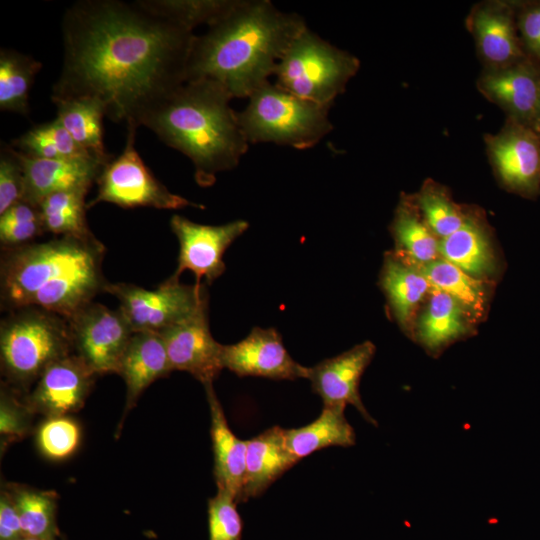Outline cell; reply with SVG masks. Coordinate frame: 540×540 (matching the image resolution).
Returning a JSON list of instances; mask_svg holds the SVG:
<instances>
[{"label":"cell","instance_id":"cell-28","mask_svg":"<svg viewBox=\"0 0 540 540\" xmlns=\"http://www.w3.org/2000/svg\"><path fill=\"white\" fill-rule=\"evenodd\" d=\"M439 254L473 277L485 273L492 263L487 236L479 220L468 213L464 225L440 239Z\"/></svg>","mask_w":540,"mask_h":540},{"label":"cell","instance_id":"cell-15","mask_svg":"<svg viewBox=\"0 0 540 540\" xmlns=\"http://www.w3.org/2000/svg\"><path fill=\"white\" fill-rule=\"evenodd\" d=\"M222 363L240 377L296 380L307 379L309 371L290 356L274 328L255 327L241 341L223 345Z\"/></svg>","mask_w":540,"mask_h":540},{"label":"cell","instance_id":"cell-10","mask_svg":"<svg viewBox=\"0 0 540 540\" xmlns=\"http://www.w3.org/2000/svg\"><path fill=\"white\" fill-rule=\"evenodd\" d=\"M73 353L97 376L116 373L133 330L118 308L90 302L68 319Z\"/></svg>","mask_w":540,"mask_h":540},{"label":"cell","instance_id":"cell-40","mask_svg":"<svg viewBox=\"0 0 540 540\" xmlns=\"http://www.w3.org/2000/svg\"><path fill=\"white\" fill-rule=\"evenodd\" d=\"M24 171L18 151L5 143L0 149V214L23 200Z\"/></svg>","mask_w":540,"mask_h":540},{"label":"cell","instance_id":"cell-17","mask_svg":"<svg viewBox=\"0 0 540 540\" xmlns=\"http://www.w3.org/2000/svg\"><path fill=\"white\" fill-rule=\"evenodd\" d=\"M375 350L372 342L365 341L309 367L307 379L311 382L313 392L322 399L323 407L345 409L347 405H352L367 422L377 426L359 393L360 379L372 361Z\"/></svg>","mask_w":540,"mask_h":540},{"label":"cell","instance_id":"cell-2","mask_svg":"<svg viewBox=\"0 0 540 540\" xmlns=\"http://www.w3.org/2000/svg\"><path fill=\"white\" fill-rule=\"evenodd\" d=\"M307 27L296 13L268 0H236L208 31L195 36L186 82L209 79L235 98H248L269 82L296 36Z\"/></svg>","mask_w":540,"mask_h":540},{"label":"cell","instance_id":"cell-35","mask_svg":"<svg viewBox=\"0 0 540 540\" xmlns=\"http://www.w3.org/2000/svg\"><path fill=\"white\" fill-rule=\"evenodd\" d=\"M414 200L430 229L441 239L460 229L467 220L468 212L433 181H427Z\"/></svg>","mask_w":540,"mask_h":540},{"label":"cell","instance_id":"cell-14","mask_svg":"<svg viewBox=\"0 0 540 540\" xmlns=\"http://www.w3.org/2000/svg\"><path fill=\"white\" fill-rule=\"evenodd\" d=\"M484 69L515 63L526 54L517 27L516 1L487 0L475 4L466 18Z\"/></svg>","mask_w":540,"mask_h":540},{"label":"cell","instance_id":"cell-7","mask_svg":"<svg viewBox=\"0 0 540 540\" xmlns=\"http://www.w3.org/2000/svg\"><path fill=\"white\" fill-rule=\"evenodd\" d=\"M359 67L357 57L306 27L277 64L275 84L302 99L331 108Z\"/></svg>","mask_w":540,"mask_h":540},{"label":"cell","instance_id":"cell-20","mask_svg":"<svg viewBox=\"0 0 540 540\" xmlns=\"http://www.w3.org/2000/svg\"><path fill=\"white\" fill-rule=\"evenodd\" d=\"M204 388L210 409L213 475L217 490L228 492L240 503L246 469L247 442L239 439L230 429L213 383L204 385Z\"/></svg>","mask_w":540,"mask_h":540},{"label":"cell","instance_id":"cell-13","mask_svg":"<svg viewBox=\"0 0 540 540\" xmlns=\"http://www.w3.org/2000/svg\"><path fill=\"white\" fill-rule=\"evenodd\" d=\"M172 371H185L204 385L213 383L224 369L222 344L212 336L208 302L185 320L159 332Z\"/></svg>","mask_w":540,"mask_h":540},{"label":"cell","instance_id":"cell-9","mask_svg":"<svg viewBox=\"0 0 540 540\" xmlns=\"http://www.w3.org/2000/svg\"><path fill=\"white\" fill-rule=\"evenodd\" d=\"M136 130L135 126L127 127L124 150L103 167L96 181L97 194L87 203V208L107 202L122 208L153 207L175 210L192 206L203 209V205L170 192L155 178L136 151Z\"/></svg>","mask_w":540,"mask_h":540},{"label":"cell","instance_id":"cell-33","mask_svg":"<svg viewBox=\"0 0 540 540\" xmlns=\"http://www.w3.org/2000/svg\"><path fill=\"white\" fill-rule=\"evenodd\" d=\"M422 269L431 288L450 295L467 313L479 315L482 312L485 290L479 279L444 259L425 264Z\"/></svg>","mask_w":540,"mask_h":540},{"label":"cell","instance_id":"cell-11","mask_svg":"<svg viewBox=\"0 0 540 540\" xmlns=\"http://www.w3.org/2000/svg\"><path fill=\"white\" fill-rule=\"evenodd\" d=\"M491 166L508 190L524 197L540 193V134L532 127L506 118L495 134H485Z\"/></svg>","mask_w":540,"mask_h":540},{"label":"cell","instance_id":"cell-29","mask_svg":"<svg viewBox=\"0 0 540 540\" xmlns=\"http://www.w3.org/2000/svg\"><path fill=\"white\" fill-rule=\"evenodd\" d=\"M42 65L31 56L2 48L0 52V110L27 115L29 92Z\"/></svg>","mask_w":540,"mask_h":540},{"label":"cell","instance_id":"cell-1","mask_svg":"<svg viewBox=\"0 0 540 540\" xmlns=\"http://www.w3.org/2000/svg\"><path fill=\"white\" fill-rule=\"evenodd\" d=\"M61 27L64 58L51 98H95L106 117L138 128L186 82L196 35L137 1H77Z\"/></svg>","mask_w":540,"mask_h":540},{"label":"cell","instance_id":"cell-5","mask_svg":"<svg viewBox=\"0 0 540 540\" xmlns=\"http://www.w3.org/2000/svg\"><path fill=\"white\" fill-rule=\"evenodd\" d=\"M72 353L68 320L57 313L29 306L9 311L1 321L3 382L24 395L50 364Z\"/></svg>","mask_w":540,"mask_h":540},{"label":"cell","instance_id":"cell-21","mask_svg":"<svg viewBox=\"0 0 540 540\" xmlns=\"http://www.w3.org/2000/svg\"><path fill=\"white\" fill-rule=\"evenodd\" d=\"M172 372L164 341L156 332H134L121 358L117 374L126 385L123 419L154 381Z\"/></svg>","mask_w":540,"mask_h":540},{"label":"cell","instance_id":"cell-22","mask_svg":"<svg viewBox=\"0 0 540 540\" xmlns=\"http://www.w3.org/2000/svg\"><path fill=\"white\" fill-rule=\"evenodd\" d=\"M246 442V469L240 503L262 495L298 463L287 448L285 429L279 426H273Z\"/></svg>","mask_w":540,"mask_h":540},{"label":"cell","instance_id":"cell-39","mask_svg":"<svg viewBox=\"0 0 540 540\" xmlns=\"http://www.w3.org/2000/svg\"><path fill=\"white\" fill-rule=\"evenodd\" d=\"M237 504L231 494L222 490L208 500L209 540H241L242 520Z\"/></svg>","mask_w":540,"mask_h":540},{"label":"cell","instance_id":"cell-30","mask_svg":"<svg viewBox=\"0 0 540 540\" xmlns=\"http://www.w3.org/2000/svg\"><path fill=\"white\" fill-rule=\"evenodd\" d=\"M397 244L414 260L428 264L437 260L439 242L420 213L413 197H402L392 224Z\"/></svg>","mask_w":540,"mask_h":540},{"label":"cell","instance_id":"cell-38","mask_svg":"<svg viewBox=\"0 0 540 540\" xmlns=\"http://www.w3.org/2000/svg\"><path fill=\"white\" fill-rule=\"evenodd\" d=\"M38 206L21 200L0 214L2 248H14L34 242L45 233Z\"/></svg>","mask_w":540,"mask_h":540},{"label":"cell","instance_id":"cell-31","mask_svg":"<svg viewBox=\"0 0 540 540\" xmlns=\"http://www.w3.org/2000/svg\"><path fill=\"white\" fill-rule=\"evenodd\" d=\"M87 193L85 190H65L45 197L38 205L45 231L55 237L94 235L86 219Z\"/></svg>","mask_w":540,"mask_h":540},{"label":"cell","instance_id":"cell-36","mask_svg":"<svg viewBox=\"0 0 540 540\" xmlns=\"http://www.w3.org/2000/svg\"><path fill=\"white\" fill-rule=\"evenodd\" d=\"M35 445L51 461L71 457L81 442V427L71 415L44 417L34 429Z\"/></svg>","mask_w":540,"mask_h":540},{"label":"cell","instance_id":"cell-26","mask_svg":"<svg viewBox=\"0 0 540 540\" xmlns=\"http://www.w3.org/2000/svg\"><path fill=\"white\" fill-rule=\"evenodd\" d=\"M465 309L450 295L431 288L419 320L418 338L431 353L438 352L467 331Z\"/></svg>","mask_w":540,"mask_h":540},{"label":"cell","instance_id":"cell-4","mask_svg":"<svg viewBox=\"0 0 540 540\" xmlns=\"http://www.w3.org/2000/svg\"><path fill=\"white\" fill-rule=\"evenodd\" d=\"M231 99L216 81H188L153 108L141 125L186 155L194 165L196 183L209 187L217 173L235 168L249 147Z\"/></svg>","mask_w":540,"mask_h":540},{"label":"cell","instance_id":"cell-42","mask_svg":"<svg viewBox=\"0 0 540 540\" xmlns=\"http://www.w3.org/2000/svg\"><path fill=\"white\" fill-rule=\"evenodd\" d=\"M24 536L16 505L2 485L0 492V540H17Z\"/></svg>","mask_w":540,"mask_h":540},{"label":"cell","instance_id":"cell-19","mask_svg":"<svg viewBox=\"0 0 540 540\" xmlns=\"http://www.w3.org/2000/svg\"><path fill=\"white\" fill-rule=\"evenodd\" d=\"M18 153L24 171L23 200L36 206L54 192L89 191L106 165L94 157L42 159Z\"/></svg>","mask_w":540,"mask_h":540},{"label":"cell","instance_id":"cell-34","mask_svg":"<svg viewBox=\"0 0 540 540\" xmlns=\"http://www.w3.org/2000/svg\"><path fill=\"white\" fill-rule=\"evenodd\" d=\"M147 11L171 20L191 31L200 24L208 27L224 16L236 0H141Z\"/></svg>","mask_w":540,"mask_h":540},{"label":"cell","instance_id":"cell-44","mask_svg":"<svg viewBox=\"0 0 540 540\" xmlns=\"http://www.w3.org/2000/svg\"><path fill=\"white\" fill-rule=\"evenodd\" d=\"M17 540H37V539L31 538V537H28V536H22Z\"/></svg>","mask_w":540,"mask_h":540},{"label":"cell","instance_id":"cell-43","mask_svg":"<svg viewBox=\"0 0 540 540\" xmlns=\"http://www.w3.org/2000/svg\"><path fill=\"white\" fill-rule=\"evenodd\" d=\"M534 129L540 134V103L537 111V116L534 124Z\"/></svg>","mask_w":540,"mask_h":540},{"label":"cell","instance_id":"cell-24","mask_svg":"<svg viewBox=\"0 0 540 540\" xmlns=\"http://www.w3.org/2000/svg\"><path fill=\"white\" fill-rule=\"evenodd\" d=\"M341 408L323 407L317 419L292 429H285L288 450L299 462L301 459L328 447H351L356 443L353 427Z\"/></svg>","mask_w":540,"mask_h":540},{"label":"cell","instance_id":"cell-37","mask_svg":"<svg viewBox=\"0 0 540 540\" xmlns=\"http://www.w3.org/2000/svg\"><path fill=\"white\" fill-rule=\"evenodd\" d=\"M36 414L25 400V395L5 382L0 390V449L1 454L10 445L34 432Z\"/></svg>","mask_w":540,"mask_h":540},{"label":"cell","instance_id":"cell-3","mask_svg":"<svg viewBox=\"0 0 540 540\" xmlns=\"http://www.w3.org/2000/svg\"><path fill=\"white\" fill-rule=\"evenodd\" d=\"M104 255L105 247L95 235L56 236L2 248L1 308L33 306L68 319L104 292L108 283L102 270Z\"/></svg>","mask_w":540,"mask_h":540},{"label":"cell","instance_id":"cell-6","mask_svg":"<svg viewBox=\"0 0 540 540\" xmlns=\"http://www.w3.org/2000/svg\"><path fill=\"white\" fill-rule=\"evenodd\" d=\"M329 109L269 81L248 97L237 115L249 144L271 142L303 150L318 144L333 129Z\"/></svg>","mask_w":540,"mask_h":540},{"label":"cell","instance_id":"cell-41","mask_svg":"<svg viewBox=\"0 0 540 540\" xmlns=\"http://www.w3.org/2000/svg\"><path fill=\"white\" fill-rule=\"evenodd\" d=\"M516 19L526 54L540 65V1H516Z\"/></svg>","mask_w":540,"mask_h":540},{"label":"cell","instance_id":"cell-18","mask_svg":"<svg viewBox=\"0 0 540 540\" xmlns=\"http://www.w3.org/2000/svg\"><path fill=\"white\" fill-rule=\"evenodd\" d=\"M95 377L72 353L50 364L25 395V400L36 415H72L84 406Z\"/></svg>","mask_w":540,"mask_h":540},{"label":"cell","instance_id":"cell-32","mask_svg":"<svg viewBox=\"0 0 540 540\" xmlns=\"http://www.w3.org/2000/svg\"><path fill=\"white\" fill-rule=\"evenodd\" d=\"M11 146L27 156L42 159L94 157L72 138L57 118L33 126Z\"/></svg>","mask_w":540,"mask_h":540},{"label":"cell","instance_id":"cell-25","mask_svg":"<svg viewBox=\"0 0 540 540\" xmlns=\"http://www.w3.org/2000/svg\"><path fill=\"white\" fill-rule=\"evenodd\" d=\"M380 284L397 321L409 328L413 313L431 285L422 271L388 256L381 273Z\"/></svg>","mask_w":540,"mask_h":540},{"label":"cell","instance_id":"cell-16","mask_svg":"<svg viewBox=\"0 0 540 540\" xmlns=\"http://www.w3.org/2000/svg\"><path fill=\"white\" fill-rule=\"evenodd\" d=\"M479 92L502 109L506 118L534 128L540 103V65L527 56L495 69H483Z\"/></svg>","mask_w":540,"mask_h":540},{"label":"cell","instance_id":"cell-23","mask_svg":"<svg viewBox=\"0 0 540 540\" xmlns=\"http://www.w3.org/2000/svg\"><path fill=\"white\" fill-rule=\"evenodd\" d=\"M57 119L72 138L95 158L107 164L113 157L103 143L105 108L92 97L51 98Z\"/></svg>","mask_w":540,"mask_h":540},{"label":"cell","instance_id":"cell-12","mask_svg":"<svg viewBox=\"0 0 540 540\" xmlns=\"http://www.w3.org/2000/svg\"><path fill=\"white\" fill-rule=\"evenodd\" d=\"M170 226L179 242L178 265L172 276L179 278L183 271L189 270L196 276V283L204 278L208 285L225 271L224 253L248 229L249 223L235 220L222 225H204L175 214Z\"/></svg>","mask_w":540,"mask_h":540},{"label":"cell","instance_id":"cell-27","mask_svg":"<svg viewBox=\"0 0 540 540\" xmlns=\"http://www.w3.org/2000/svg\"><path fill=\"white\" fill-rule=\"evenodd\" d=\"M3 486L16 505L24 536L37 540H58L57 494L54 491L12 482Z\"/></svg>","mask_w":540,"mask_h":540},{"label":"cell","instance_id":"cell-8","mask_svg":"<svg viewBox=\"0 0 540 540\" xmlns=\"http://www.w3.org/2000/svg\"><path fill=\"white\" fill-rule=\"evenodd\" d=\"M205 283L183 284L171 276L154 290L131 283L108 282L104 292L119 301L133 332L159 333L194 314L208 302Z\"/></svg>","mask_w":540,"mask_h":540}]
</instances>
